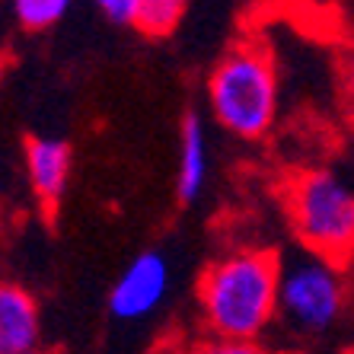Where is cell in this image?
Masks as SVG:
<instances>
[{"label":"cell","instance_id":"cell-1","mask_svg":"<svg viewBox=\"0 0 354 354\" xmlns=\"http://www.w3.org/2000/svg\"><path fill=\"white\" fill-rule=\"evenodd\" d=\"M278 281L274 249L239 246L217 256L198 278V313L207 335L262 342L278 319Z\"/></svg>","mask_w":354,"mask_h":354},{"label":"cell","instance_id":"cell-2","mask_svg":"<svg viewBox=\"0 0 354 354\" xmlns=\"http://www.w3.org/2000/svg\"><path fill=\"white\" fill-rule=\"evenodd\" d=\"M207 112L236 140L256 144L272 134L281 112V80L272 48L262 39L233 41L205 83Z\"/></svg>","mask_w":354,"mask_h":354},{"label":"cell","instance_id":"cell-3","mask_svg":"<svg viewBox=\"0 0 354 354\" xmlns=\"http://www.w3.org/2000/svg\"><path fill=\"white\" fill-rule=\"evenodd\" d=\"M281 207L304 252L348 265L354 262V189L326 166H310L281 185Z\"/></svg>","mask_w":354,"mask_h":354},{"label":"cell","instance_id":"cell-4","mask_svg":"<svg viewBox=\"0 0 354 354\" xmlns=\"http://www.w3.org/2000/svg\"><path fill=\"white\" fill-rule=\"evenodd\" d=\"M348 306H351L348 268L304 249L290 259H281L278 319L290 332L306 338L326 335L342 322Z\"/></svg>","mask_w":354,"mask_h":354},{"label":"cell","instance_id":"cell-5","mask_svg":"<svg viewBox=\"0 0 354 354\" xmlns=\"http://www.w3.org/2000/svg\"><path fill=\"white\" fill-rule=\"evenodd\" d=\"M166 294H169V259L160 249H140L112 281L109 313L118 322H140L157 313Z\"/></svg>","mask_w":354,"mask_h":354},{"label":"cell","instance_id":"cell-6","mask_svg":"<svg viewBox=\"0 0 354 354\" xmlns=\"http://www.w3.org/2000/svg\"><path fill=\"white\" fill-rule=\"evenodd\" d=\"M71 169H74V147L64 138L35 134L26 140V176L45 217H55V211L64 201Z\"/></svg>","mask_w":354,"mask_h":354},{"label":"cell","instance_id":"cell-7","mask_svg":"<svg viewBox=\"0 0 354 354\" xmlns=\"http://www.w3.org/2000/svg\"><path fill=\"white\" fill-rule=\"evenodd\" d=\"M41 348V310L29 288L0 281V354H29Z\"/></svg>","mask_w":354,"mask_h":354},{"label":"cell","instance_id":"cell-8","mask_svg":"<svg viewBox=\"0 0 354 354\" xmlns=\"http://www.w3.org/2000/svg\"><path fill=\"white\" fill-rule=\"evenodd\" d=\"M207 176H211L207 131L198 112H185L179 122V163H176V198H179V205H192L205 192Z\"/></svg>","mask_w":354,"mask_h":354},{"label":"cell","instance_id":"cell-9","mask_svg":"<svg viewBox=\"0 0 354 354\" xmlns=\"http://www.w3.org/2000/svg\"><path fill=\"white\" fill-rule=\"evenodd\" d=\"M189 0H140L134 29L147 39H166L179 29Z\"/></svg>","mask_w":354,"mask_h":354},{"label":"cell","instance_id":"cell-10","mask_svg":"<svg viewBox=\"0 0 354 354\" xmlns=\"http://www.w3.org/2000/svg\"><path fill=\"white\" fill-rule=\"evenodd\" d=\"M74 0H13V17L26 32H45L71 13Z\"/></svg>","mask_w":354,"mask_h":354},{"label":"cell","instance_id":"cell-11","mask_svg":"<svg viewBox=\"0 0 354 354\" xmlns=\"http://www.w3.org/2000/svg\"><path fill=\"white\" fill-rule=\"evenodd\" d=\"M182 354H272L262 342H243V338H217L205 335L192 342Z\"/></svg>","mask_w":354,"mask_h":354},{"label":"cell","instance_id":"cell-12","mask_svg":"<svg viewBox=\"0 0 354 354\" xmlns=\"http://www.w3.org/2000/svg\"><path fill=\"white\" fill-rule=\"evenodd\" d=\"M93 3L109 23L115 26H134V17H138L140 7V0H93Z\"/></svg>","mask_w":354,"mask_h":354},{"label":"cell","instance_id":"cell-13","mask_svg":"<svg viewBox=\"0 0 354 354\" xmlns=\"http://www.w3.org/2000/svg\"><path fill=\"white\" fill-rule=\"evenodd\" d=\"M342 74H345V86H348V93L354 96V51H348V58H345V67H342Z\"/></svg>","mask_w":354,"mask_h":354},{"label":"cell","instance_id":"cell-14","mask_svg":"<svg viewBox=\"0 0 354 354\" xmlns=\"http://www.w3.org/2000/svg\"><path fill=\"white\" fill-rule=\"evenodd\" d=\"M29 354H61V351H55V348H35V351H29Z\"/></svg>","mask_w":354,"mask_h":354},{"label":"cell","instance_id":"cell-15","mask_svg":"<svg viewBox=\"0 0 354 354\" xmlns=\"http://www.w3.org/2000/svg\"><path fill=\"white\" fill-rule=\"evenodd\" d=\"M342 354H354V348H345V351H342Z\"/></svg>","mask_w":354,"mask_h":354},{"label":"cell","instance_id":"cell-16","mask_svg":"<svg viewBox=\"0 0 354 354\" xmlns=\"http://www.w3.org/2000/svg\"><path fill=\"white\" fill-rule=\"evenodd\" d=\"M0 230H3V223H0Z\"/></svg>","mask_w":354,"mask_h":354}]
</instances>
